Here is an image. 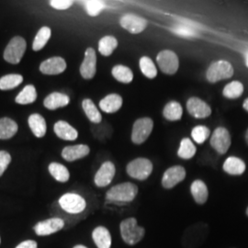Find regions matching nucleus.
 <instances>
[{
  "label": "nucleus",
  "instance_id": "f257e3e1",
  "mask_svg": "<svg viewBox=\"0 0 248 248\" xmlns=\"http://www.w3.org/2000/svg\"><path fill=\"white\" fill-rule=\"evenodd\" d=\"M138 193V186L131 182H125L112 186L108 190L106 199L115 203H127L135 199Z\"/></svg>",
  "mask_w": 248,
  "mask_h": 248
},
{
  "label": "nucleus",
  "instance_id": "f03ea898",
  "mask_svg": "<svg viewBox=\"0 0 248 248\" xmlns=\"http://www.w3.org/2000/svg\"><path fill=\"white\" fill-rule=\"evenodd\" d=\"M121 234L124 242L130 246L136 245L143 238L144 229L137 224L135 218H128L121 223Z\"/></svg>",
  "mask_w": 248,
  "mask_h": 248
},
{
  "label": "nucleus",
  "instance_id": "7ed1b4c3",
  "mask_svg": "<svg viewBox=\"0 0 248 248\" xmlns=\"http://www.w3.org/2000/svg\"><path fill=\"white\" fill-rule=\"evenodd\" d=\"M233 75V67L230 62L224 60L213 62L206 73V78L210 83L228 79Z\"/></svg>",
  "mask_w": 248,
  "mask_h": 248
},
{
  "label": "nucleus",
  "instance_id": "20e7f679",
  "mask_svg": "<svg viewBox=\"0 0 248 248\" xmlns=\"http://www.w3.org/2000/svg\"><path fill=\"white\" fill-rule=\"evenodd\" d=\"M128 175L138 180H145L153 172V164L147 158L139 157L130 162L126 168Z\"/></svg>",
  "mask_w": 248,
  "mask_h": 248
},
{
  "label": "nucleus",
  "instance_id": "39448f33",
  "mask_svg": "<svg viewBox=\"0 0 248 248\" xmlns=\"http://www.w3.org/2000/svg\"><path fill=\"white\" fill-rule=\"evenodd\" d=\"M26 41L23 38L19 36L14 37L5 49L4 59L8 62L17 64L21 61L26 51Z\"/></svg>",
  "mask_w": 248,
  "mask_h": 248
},
{
  "label": "nucleus",
  "instance_id": "423d86ee",
  "mask_svg": "<svg viewBox=\"0 0 248 248\" xmlns=\"http://www.w3.org/2000/svg\"><path fill=\"white\" fill-rule=\"evenodd\" d=\"M154 128V122L150 118L138 119L133 125L132 141L135 144H142L145 142Z\"/></svg>",
  "mask_w": 248,
  "mask_h": 248
},
{
  "label": "nucleus",
  "instance_id": "0eeeda50",
  "mask_svg": "<svg viewBox=\"0 0 248 248\" xmlns=\"http://www.w3.org/2000/svg\"><path fill=\"white\" fill-rule=\"evenodd\" d=\"M59 204L64 212L71 214L82 213L87 207L85 199L76 193L63 194L59 200Z\"/></svg>",
  "mask_w": 248,
  "mask_h": 248
},
{
  "label": "nucleus",
  "instance_id": "6e6552de",
  "mask_svg": "<svg viewBox=\"0 0 248 248\" xmlns=\"http://www.w3.org/2000/svg\"><path fill=\"white\" fill-rule=\"evenodd\" d=\"M156 62L160 70L167 75H174L179 67V60L177 54L170 50H163L156 56Z\"/></svg>",
  "mask_w": 248,
  "mask_h": 248
},
{
  "label": "nucleus",
  "instance_id": "1a4fd4ad",
  "mask_svg": "<svg viewBox=\"0 0 248 248\" xmlns=\"http://www.w3.org/2000/svg\"><path fill=\"white\" fill-rule=\"evenodd\" d=\"M211 145L218 154L224 155L229 150L231 146L230 133L227 129L218 127L211 137Z\"/></svg>",
  "mask_w": 248,
  "mask_h": 248
},
{
  "label": "nucleus",
  "instance_id": "9d476101",
  "mask_svg": "<svg viewBox=\"0 0 248 248\" xmlns=\"http://www.w3.org/2000/svg\"><path fill=\"white\" fill-rule=\"evenodd\" d=\"M97 72V55L93 48L89 47L85 52V57L80 66V74L85 79H91Z\"/></svg>",
  "mask_w": 248,
  "mask_h": 248
},
{
  "label": "nucleus",
  "instance_id": "9b49d317",
  "mask_svg": "<svg viewBox=\"0 0 248 248\" xmlns=\"http://www.w3.org/2000/svg\"><path fill=\"white\" fill-rule=\"evenodd\" d=\"M120 24L130 33L139 34L146 29L147 21L134 14H126L120 19Z\"/></svg>",
  "mask_w": 248,
  "mask_h": 248
},
{
  "label": "nucleus",
  "instance_id": "f8f14e48",
  "mask_svg": "<svg viewBox=\"0 0 248 248\" xmlns=\"http://www.w3.org/2000/svg\"><path fill=\"white\" fill-rule=\"evenodd\" d=\"M186 177V170L181 166H174L168 169L162 177V186L165 188H172L182 182Z\"/></svg>",
  "mask_w": 248,
  "mask_h": 248
},
{
  "label": "nucleus",
  "instance_id": "ddd939ff",
  "mask_svg": "<svg viewBox=\"0 0 248 248\" xmlns=\"http://www.w3.org/2000/svg\"><path fill=\"white\" fill-rule=\"evenodd\" d=\"M186 109L196 119H205L212 114L211 107L199 98H189L186 102Z\"/></svg>",
  "mask_w": 248,
  "mask_h": 248
},
{
  "label": "nucleus",
  "instance_id": "4468645a",
  "mask_svg": "<svg viewBox=\"0 0 248 248\" xmlns=\"http://www.w3.org/2000/svg\"><path fill=\"white\" fill-rule=\"evenodd\" d=\"M116 169L113 163L107 161L103 163L95 175L94 182L98 187L108 186L115 176Z\"/></svg>",
  "mask_w": 248,
  "mask_h": 248
},
{
  "label": "nucleus",
  "instance_id": "2eb2a0df",
  "mask_svg": "<svg viewBox=\"0 0 248 248\" xmlns=\"http://www.w3.org/2000/svg\"><path fill=\"white\" fill-rule=\"evenodd\" d=\"M63 226H64L63 220L60 218H52L43 222H38L34 226V231L37 235L45 236L62 230Z\"/></svg>",
  "mask_w": 248,
  "mask_h": 248
},
{
  "label": "nucleus",
  "instance_id": "dca6fc26",
  "mask_svg": "<svg viewBox=\"0 0 248 248\" xmlns=\"http://www.w3.org/2000/svg\"><path fill=\"white\" fill-rule=\"evenodd\" d=\"M66 69V62L62 57H52L40 65V71L45 75H59Z\"/></svg>",
  "mask_w": 248,
  "mask_h": 248
},
{
  "label": "nucleus",
  "instance_id": "f3484780",
  "mask_svg": "<svg viewBox=\"0 0 248 248\" xmlns=\"http://www.w3.org/2000/svg\"><path fill=\"white\" fill-rule=\"evenodd\" d=\"M90 152L89 146L86 144H78L66 146L62 151V158L68 162L81 159L87 156Z\"/></svg>",
  "mask_w": 248,
  "mask_h": 248
},
{
  "label": "nucleus",
  "instance_id": "a211bd4d",
  "mask_svg": "<svg viewBox=\"0 0 248 248\" xmlns=\"http://www.w3.org/2000/svg\"><path fill=\"white\" fill-rule=\"evenodd\" d=\"M55 134L65 141H75L78 137V131L72 127L70 124L64 121H59L54 124L53 127Z\"/></svg>",
  "mask_w": 248,
  "mask_h": 248
},
{
  "label": "nucleus",
  "instance_id": "6ab92c4d",
  "mask_svg": "<svg viewBox=\"0 0 248 248\" xmlns=\"http://www.w3.org/2000/svg\"><path fill=\"white\" fill-rule=\"evenodd\" d=\"M123 106V98L118 94H109L99 102V108L105 113H115Z\"/></svg>",
  "mask_w": 248,
  "mask_h": 248
},
{
  "label": "nucleus",
  "instance_id": "aec40b11",
  "mask_svg": "<svg viewBox=\"0 0 248 248\" xmlns=\"http://www.w3.org/2000/svg\"><path fill=\"white\" fill-rule=\"evenodd\" d=\"M69 102H70V98L67 95L60 92H53L45 98L44 104L45 108H47L48 109L54 110L56 108L67 106Z\"/></svg>",
  "mask_w": 248,
  "mask_h": 248
},
{
  "label": "nucleus",
  "instance_id": "412c9836",
  "mask_svg": "<svg viewBox=\"0 0 248 248\" xmlns=\"http://www.w3.org/2000/svg\"><path fill=\"white\" fill-rule=\"evenodd\" d=\"M223 170L232 176H240L246 171V164L243 160L235 156H230L223 164Z\"/></svg>",
  "mask_w": 248,
  "mask_h": 248
},
{
  "label": "nucleus",
  "instance_id": "4be33fe9",
  "mask_svg": "<svg viewBox=\"0 0 248 248\" xmlns=\"http://www.w3.org/2000/svg\"><path fill=\"white\" fill-rule=\"evenodd\" d=\"M28 123H29V126H30L31 132L33 133L36 137L42 138L45 136L47 126H46L45 118L43 116H41L38 113L31 114L29 117Z\"/></svg>",
  "mask_w": 248,
  "mask_h": 248
},
{
  "label": "nucleus",
  "instance_id": "5701e85b",
  "mask_svg": "<svg viewBox=\"0 0 248 248\" xmlns=\"http://www.w3.org/2000/svg\"><path fill=\"white\" fill-rule=\"evenodd\" d=\"M92 237L98 248H110L111 247V235L108 230L98 226L92 232Z\"/></svg>",
  "mask_w": 248,
  "mask_h": 248
},
{
  "label": "nucleus",
  "instance_id": "b1692460",
  "mask_svg": "<svg viewBox=\"0 0 248 248\" xmlns=\"http://www.w3.org/2000/svg\"><path fill=\"white\" fill-rule=\"evenodd\" d=\"M190 192L193 196L196 202L198 204H204L209 197V191L206 184L202 180L197 179L191 186H190Z\"/></svg>",
  "mask_w": 248,
  "mask_h": 248
},
{
  "label": "nucleus",
  "instance_id": "393cba45",
  "mask_svg": "<svg viewBox=\"0 0 248 248\" xmlns=\"http://www.w3.org/2000/svg\"><path fill=\"white\" fill-rule=\"evenodd\" d=\"M163 115L170 122H177L181 120L183 115V108L177 101L172 100L169 102L163 109Z\"/></svg>",
  "mask_w": 248,
  "mask_h": 248
},
{
  "label": "nucleus",
  "instance_id": "a878e982",
  "mask_svg": "<svg viewBox=\"0 0 248 248\" xmlns=\"http://www.w3.org/2000/svg\"><path fill=\"white\" fill-rule=\"evenodd\" d=\"M18 124L9 118L0 119V139L7 140L13 137L18 132Z\"/></svg>",
  "mask_w": 248,
  "mask_h": 248
},
{
  "label": "nucleus",
  "instance_id": "bb28decb",
  "mask_svg": "<svg viewBox=\"0 0 248 248\" xmlns=\"http://www.w3.org/2000/svg\"><path fill=\"white\" fill-rule=\"evenodd\" d=\"M82 107L86 113V116L88 117V119L91 123L99 124L101 122L102 116L100 114L97 106L95 105V103L91 99L89 98L84 99L82 102Z\"/></svg>",
  "mask_w": 248,
  "mask_h": 248
},
{
  "label": "nucleus",
  "instance_id": "cd10ccee",
  "mask_svg": "<svg viewBox=\"0 0 248 248\" xmlns=\"http://www.w3.org/2000/svg\"><path fill=\"white\" fill-rule=\"evenodd\" d=\"M118 47V41L113 36H105L98 43V52L103 56H109Z\"/></svg>",
  "mask_w": 248,
  "mask_h": 248
},
{
  "label": "nucleus",
  "instance_id": "c85d7f7f",
  "mask_svg": "<svg viewBox=\"0 0 248 248\" xmlns=\"http://www.w3.org/2000/svg\"><path fill=\"white\" fill-rule=\"evenodd\" d=\"M111 74L113 78L117 81L124 83V84H129L133 79V74L132 70L123 64H118L112 68Z\"/></svg>",
  "mask_w": 248,
  "mask_h": 248
},
{
  "label": "nucleus",
  "instance_id": "c756f323",
  "mask_svg": "<svg viewBox=\"0 0 248 248\" xmlns=\"http://www.w3.org/2000/svg\"><path fill=\"white\" fill-rule=\"evenodd\" d=\"M37 98V92L34 86L28 85L24 89H22L18 96L16 97V102L21 105H26L33 103Z\"/></svg>",
  "mask_w": 248,
  "mask_h": 248
},
{
  "label": "nucleus",
  "instance_id": "7c9ffc66",
  "mask_svg": "<svg viewBox=\"0 0 248 248\" xmlns=\"http://www.w3.org/2000/svg\"><path fill=\"white\" fill-rule=\"evenodd\" d=\"M195 144L189 138H183L177 150V155L182 159H190L196 154Z\"/></svg>",
  "mask_w": 248,
  "mask_h": 248
},
{
  "label": "nucleus",
  "instance_id": "2f4dec72",
  "mask_svg": "<svg viewBox=\"0 0 248 248\" xmlns=\"http://www.w3.org/2000/svg\"><path fill=\"white\" fill-rule=\"evenodd\" d=\"M49 172L53 176V178L59 182H66L69 180L70 174L68 169H66L62 164L52 163L49 165Z\"/></svg>",
  "mask_w": 248,
  "mask_h": 248
},
{
  "label": "nucleus",
  "instance_id": "473e14b6",
  "mask_svg": "<svg viewBox=\"0 0 248 248\" xmlns=\"http://www.w3.org/2000/svg\"><path fill=\"white\" fill-rule=\"evenodd\" d=\"M52 35V31L48 27H43L40 29L38 33L36 34L33 44H32V49L33 51H40L45 47L48 41L50 40Z\"/></svg>",
  "mask_w": 248,
  "mask_h": 248
},
{
  "label": "nucleus",
  "instance_id": "72a5a7b5",
  "mask_svg": "<svg viewBox=\"0 0 248 248\" xmlns=\"http://www.w3.org/2000/svg\"><path fill=\"white\" fill-rule=\"evenodd\" d=\"M139 66L142 74L147 78L153 79L157 76V69L155 62L148 56H142L139 61Z\"/></svg>",
  "mask_w": 248,
  "mask_h": 248
},
{
  "label": "nucleus",
  "instance_id": "f704fd0d",
  "mask_svg": "<svg viewBox=\"0 0 248 248\" xmlns=\"http://www.w3.org/2000/svg\"><path fill=\"white\" fill-rule=\"evenodd\" d=\"M23 82V77L20 75H7L0 78V89L10 90L15 89Z\"/></svg>",
  "mask_w": 248,
  "mask_h": 248
},
{
  "label": "nucleus",
  "instance_id": "c9c22d12",
  "mask_svg": "<svg viewBox=\"0 0 248 248\" xmlns=\"http://www.w3.org/2000/svg\"><path fill=\"white\" fill-rule=\"evenodd\" d=\"M243 92H244L243 84L239 81H232L224 87L222 94L225 98L234 99L241 97Z\"/></svg>",
  "mask_w": 248,
  "mask_h": 248
},
{
  "label": "nucleus",
  "instance_id": "e433bc0d",
  "mask_svg": "<svg viewBox=\"0 0 248 248\" xmlns=\"http://www.w3.org/2000/svg\"><path fill=\"white\" fill-rule=\"evenodd\" d=\"M210 134H211L210 129L203 125L196 126L191 131L192 139L194 140V142L199 144H202L206 142V140L209 138Z\"/></svg>",
  "mask_w": 248,
  "mask_h": 248
},
{
  "label": "nucleus",
  "instance_id": "4c0bfd02",
  "mask_svg": "<svg viewBox=\"0 0 248 248\" xmlns=\"http://www.w3.org/2000/svg\"><path fill=\"white\" fill-rule=\"evenodd\" d=\"M84 6L87 10V13L91 17H96L100 14V12L105 9L104 2L101 1H85Z\"/></svg>",
  "mask_w": 248,
  "mask_h": 248
},
{
  "label": "nucleus",
  "instance_id": "58836bf2",
  "mask_svg": "<svg viewBox=\"0 0 248 248\" xmlns=\"http://www.w3.org/2000/svg\"><path fill=\"white\" fill-rule=\"evenodd\" d=\"M11 162V156L8 152L0 151V177L4 174Z\"/></svg>",
  "mask_w": 248,
  "mask_h": 248
},
{
  "label": "nucleus",
  "instance_id": "ea45409f",
  "mask_svg": "<svg viewBox=\"0 0 248 248\" xmlns=\"http://www.w3.org/2000/svg\"><path fill=\"white\" fill-rule=\"evenodd\" d=\"M73 1L71 0H52L50 1V5L53 7V9H58V10H65L69 9L73 5Z\"/></svg>",
  "mask_w": 248,
  "mask_h": 248
},
{
  "label": "nucleus",
  "instance_id": "a19ab883",
  "mask_svg": "<svg viewBox=\"0 0 248 248\" xmlns=\"http://www.w3.org/2000/svg\"><path fill=\"white\" fill-rule=\"evenodd\" d=\"M173 31L176 34L183 36V37H192V36L195 35L194 31L190 28H188L187 26H183V25H179V26L174 28Z\"/></svg>",
  "mask_w": 248,
  "mask_h": 248
},
{
  "label": "nucleus",
  "instance_id": "79ce46f5",
  "mask_svg": "<svg viewBox=\"0 0 248 248\" xmlns=\"http://www.w3.org/2000/svg\"><path fill=\"white\" fill-rule=\"evenodd\" d=\"M38 245L33 240H27L22 243H20L16 248H38Z\"/></svg>",
  "mask_w": 248,
  "mask_h": 248
},
{
  "label": "nucleus",
  "instance_id": "37998d69",
  "mask_svg": "<svg viewBox=\"0 0 248 248\" xmlns=\"http://www.w3.org/2000/svg\"><path fill=\"white\" fill-rule=\"evenodd\" d=\"M243 108L248 112V98H247V99L245 100V102H244V104H243Z\"/></svg>",
  "mask_w": 248,
  "mask_h": 248
},
{
  "label": "nucleus",
  "instance_id": "c03bdc74",
  "mask_svg": "<svg viewBox=\"0 0 248 248\" xmlns=\"http://www.w3.org/2000/svg\"><path fill=\"white\" fill-rule=\"evenodd\" d=\"M246 64L248 67V53L246 54Z\"/></svg>",
  "mask_w": 248,
  "mask_h": 248
},
{
  "label": "nucleus",
  "instance_id": "a18cd8bd",
  "mask_svg": "<svg viewBox=\"0 0 248 248\" xmlns=\"http://www.w3.org/2000/svg\"><path fill=\"white\" fill-rule=\"evenodd\" d=\"M74 248H86V247H84V246H81V245H78V246H76Z\"/></svg>",
  "mask_w": 248,
  "mask_h": 248
},
{
  "label": "nucleus",
  "instance_id": "49530a36",
  "mask_svg": "<svg viewBox=\"0 0 248 248\" xmlns=\"http://www.w3.org/2000/svg\"><path fill=\"white\" fill-rule=\"evenodd\" d=\"M246 141H247V142H248V131H247V133H246Z\"/></svg>",
  "mask_w": 248,
  "mask_h": 248
},
{
  "label": "nucleus",
  "instance_id": "de8ad7c7",
  "mask_svg": "<svg viewBox=\"0 0 248 248\" xmlns=\"http://www.w3.org/2000/svg\"><path fill=\"white\" fill-rule=\"evenodd\" d=\"M247 214H248V210H247Z\"/></svg>",
  "mask_w": 248,
  "mask_h": 248
},
{
  "label": "nucleus",
  "instance_id": "09e8293b",
  "mask_svg": "<svg viewBox=\"0 0 248 248\" xmlns=\"http://www.w3.org/2000/svg\"><path fill=\"white\" fill-rule=\"evenodd\" d=\"M0 244H1V238H0Z\"/></svg>",
  "mask_w": 248,
  "mask_h": 248
}]
</instances>
